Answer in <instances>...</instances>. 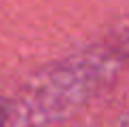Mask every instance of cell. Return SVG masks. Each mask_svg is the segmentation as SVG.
<instances>
[{"label": "cell", "mask_w": 129, "mask_h": 127, "mask_svg": "<svg viewBox=\"0 0 129 127\" xmlns=\"http://www.w3.org/2000/svg\"><path fill=\"white\" fill-rule=\"evenodd\" d=\"M0 123H2V116H0Z\"/></svg>", "instance_id": "1"}]
</instances>
